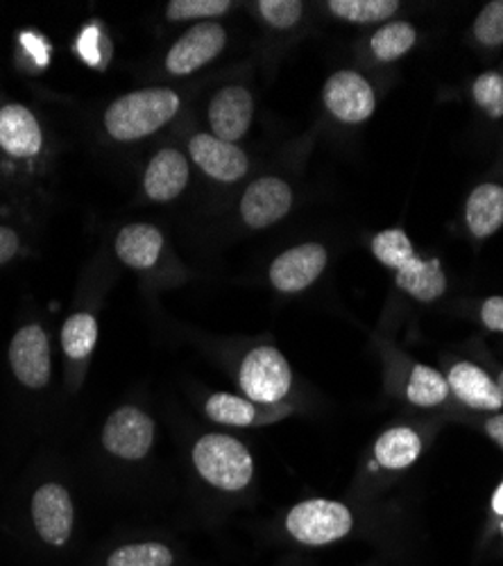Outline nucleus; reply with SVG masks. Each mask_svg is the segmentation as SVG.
<instances>
[{
	"instance_id": "1",
	"label": "nucleus",
	"mask_w": 503,
	"mask_h": 566,
	"mask_svg": "<svg viewBox=\"0 0 503 566\" xmlns=\"http://www.w3.org/2000/svg\"><path fill=\"white\" fill-rule=\"evenodd\" d=\"M373 252L386 268L395 270L397 286L418 302H433L447 291V276L440 261L420 259L401 229H386L377 233Z\"/></svg>"
},
{
	"instance_id": "2",
	"label": "nucleus",
	"mask_w": 503,
	"mask_h": 566,
	"mask_svg": "<svg viewBox=\"0 0 503 566\" xmlns=\"http://www.w3.org/2000/svg\"><path fill=\"white\" fill-rule=\"evenodd\" d=\"M179 112V96L170 88H144L114 101L105 127L116 140H139L161 129Z\"/></svg>"
},
{
	"instance_id": "3",
	"label": "nucleus",
	"mask_w": 503,
	"mask_h": 566,
	"mask_svg": "<svg viewBox=\"0 0 503 566\" xmlns=\"http://www.w3.org/2000/svg\"><path fill=\"white\" fill-rule=\"evenodd\" d=\"M193 462L200 476L218 490L241 492L254 476V460L250 451L230 436H205L196 442Z\"/></svg>"
},
{
	"instance_id": "4",
	"label": "nucleus",
	"mask_w": 503,
	"mask_h": 566,
	"mask_svg": "<svg viewBox=\"0 0 503 566\" xmlns=\"http://www.w3.org/2000/svg\"><path fill=\"white\" fill-rule=\"evenodd\" d=\"M354 526L352 512L336 501L311 499L295 505L286 516V531L306 546H325L349 535Z\"/></svg>"
},
{
	"instance_id": "5",
	"label": "nucleus",
	"mask_w": 503,
	"mask_h": 566,
	"mask_svg": "<svg viewBox=\"0 0 503 566\" xmlns=\"http://www.w3.org/2000/svg\"><path fill=\"white\" fill-rule=\"evenodd\" d=\"M239 379L252 403H277L293 386V371L277 349L256 347L245 356Z\"/></svg>"
},
{
	"instance_id": "6",
	"label": "nucleus",
	"mask_w": 503,
	"mask_h": 566,
	"mask_svg": "<svg viewBox=\"0 0 503 566\" xmlns=\"http://www.w3.org/2000/svg\"><path fill=\"white\" fill-rule=\"evenodd\" d=\"M155 440V421L139 408H118L105 423L103 444L123 460H142Z\"/></svg>"
},
{
	"instance_id": "7",
	"label": "nucleus",
	"mask_w": 503,
	"mask_h": 566,
	"mask_svg": "<svg viewBox=\"0 0 503 566\" xmlns=\"http://www.w3.org/2000/svg\"><path fill=\"white\" fill-rule=\"evenodd\" d=\"M327 109L343 123L356 125L375 114L377 98L370 82L354 71L334 73L323 91Z\"/></svg>"
},
{
	"instance_id": "8",
	"label": "nucleus",
	"mask_w": 503,
	"mask_h": 566,
	"mask_svg": "<svg viewBox=\"0 0 503 566\" xmlns=\"http://www.w3.org/2000/svg\"><path fill=\"white\" fill-rule=\"evenodd\" d=\"M227 43V34L218 23H198L181 34L166 57V69L172 75H189L213 62Z\"/></svg>"
},
{
	"instance_id": "9",
	"label": "nucleus",
	"mask_w": 503,
	"mask_h": 566,
	"mask_svg": "<svg viewBox=\"0 0 503 566\" xmlns=\"http://www.w3.org/2000/svg\"><path fill=\"white\" fill-rule=\"evenodd\" d=\"M32 518L39 537L51 546H64L73 533V501L57 485L45 483L32 496Z\"/></svg>"
},
{
	"instance_id": "10",
	"label": "nucleus",
	"mask_w": 503,
	"mask_h": 566,
	"mask_svg": "<svg viewBox=\"0 0 503 566\" xmlns=\"http://www.w3.org/2000/svg\"><path fill=\"white\" fill-rule=\"evenodd\" d=\"M10 365L25 388H43L51 379V345L41 326L30 324L12 338Z\"/></svg>"
},
{
	"instance_id": "11",
	"label": "nucleus",
	"mask_w": 503,
	"mask_h": 566,
	"mask_svg": "<svg viewBox=\"0 0 503 566\" xmlns=\"http://www.w3.org/2000/svg\"><path fill=\"white\" fill-rule=\"evenodd\" d=\"M327 265V250L317 243L297 245L270 265L272 286L282 293H300L323 274Z\"/></svg>"
},
{
	"instance_id": "12",
	"label": "nucleus",
	"mask_w": 503,
	"mask_h": 566,
	"mask_svg": "<svg viewBox=\"0 0 503 566\" xmlns=\"http://www.w3.org/2000/svg\"><path fill=\"white\" fill-rule=\"evenodd\" d=\"M293 205L291 186L280 177H261L248 186L241 200V216L252 229L280 222Z\"/></svg>"
},
{
	"instance_id": "13",
	"label": "nucleus",
	"mask_w": 503,
	"mask_h": 566,
	"mask_svg": "<svg viewBox=\"0 0 503 566\" xmlns=\"http://www.w3.org/2000/svg\"><path fill=\"white\" fill-rule=\"evenodd\" d=\"M254 103L245 86H224L209 103V125L213 136L234 144L243 138L252 125Z\"/></svg>"
},
{
	"instance_id": "14",
	"label": "nucleus",
	"mask_w": 503,
	"mask_h": 566,
	"mask_svg": "<svg viewBox=\"0 0 503 566\" xmlns=\"http://www.w3.org/2000/svg\"><path fill=\"white\" fill-rule=\"evenodd\" d=\"M189 150L196 164L218 181H239L250 168V161L239 146L227 144L213 134L193 136Z\"/></svg>"
},
{
	"instance_id": "15",
	"label": "nucleus",
	"mask_w": 503,
	"mask_h": 566,
	"mask_svg": "<svg viewBox=\"0 0 503 566\" xmlns=\"http://www.w3.org/2000/svg\"><path fill=\"white\" fill-rule=\"evenodd\" d=\"M189 184V164L185 155L177 150H161L148 164L144 188L150 200L155 202H170Z\"/></svg>"
},
{
	"instance_id": "16",
	"label": "nucleus",
	"mask_w": 503,
	"mask_h": 566,
	"mask_svg": "<svg viewBox=\"0 0 503 566\" xmlns=\"http://www.w3.org/2000/svg\"><path fill=\"white\" fill-rule=\"evenodd\" d=\"M451 392L465 406L476 410H499L503 406V395L499 386L490 379V374L472 363H459L449 369L447 379Z\"/></svg>"
},
{
	"instance_id": "17",
	"label": "nucleus",
	"mask_w": 503,
	"mask_h": 566,
	"mask_svg": "<svg viewBox=\"0 0 503 566\" xmlns=\"http://www.w3.org/2000/svg\"><path fill=\"white\" fill-rule=\"evenodd\" d=\"M41 127L34 114L21 105L0 109V148L6 153L28 159L41 150Z\"/></svg>"
},
{
	"instance_id": "18",
	"label": "nucleus",
	"mask_w": 503,
	"mask_h": 566,
	"mask_svg": "<svg viewBox=\"0 0 503 566\" xmlns=\"http://www.w3.org/2000/svg\"><path fill=\"white\" fill-rule=\"evenodd\" d=\"M161 250H164V235L153 224H129L118 233L116 239L118 259L134 270L153 268Z\"/></svg>"
},
{
	"instance_id": "19",
	"label": "nucleus",
	"mask_w": 503,
	"mask_h": 566,
	"mask_svg": "<svg viewBox=\"0 0 503 566\" xmlns=\"http://www.w3.org/2000/svg\"><path fill=\"white\" fill-rule=\"evenodd\" d=\"M468 227L476 239H488L503 224V188L499 184H481L468 200Z\"/></svg>"
},
{
	"instance_id": "20",
	"label": "nucleus",
	"mask_w": 503,
	"mask_h": 566,
	"mask_svg": "<svg viewBox=\"0 0 503 566\" xmlns=\"http://www.w3.org/2000/svg\"><path fill=\"white\" fill-rule=\"evenodd\" d=\"M420 453H422V440L413 429L408 427H397L386 431L375 444L377 462L386 469H406L420 458Z\"/></svg>"
},
{
	"instance_id": "21",
	"label": "nucleus",
	"mask_w": 503,
	"mask_h": 566,
	"mask_svg": "<svg viewBox=\"0 0 503 566\" xmlns=\"http://www.w3.org/2000/svg\"><path fill=\"white\" fill-rule=\"evenodd\" d=\"M406 395H408L410 403L431 408V406L442 403L449 397V384L438 369L427 367V365H416L413 371H410Z\"/></svg>"
},
{
	"instance_id": "22",
	"label": "nucleus",
	"mask_w": 503,
	"mask_h": 566,
	"mask_svg": "<svg viewBox=\"0 0 503 566\" xmlns=\"http://www.w3.org/2000/svg\"><path fill=\"white\" fill-rule=\"evenodd\" d=\"M98 340V322L94 315L77 313L66 319L62 328V347L69 358L82 360L94 352Z\"/></svg>"
},
{
	"instance_id": "23",
	"label": "nucleus",
	"mask_w": 503,
	"mask_h": 566,
	"mask_svg": "<svg viewBox=\"0 0 503 566\" xmlns=\"http://www.w3.org/2000/svg\"><path fill=\"white\" fill-rule=\"evenodd\" d=\"M418 41V32L416 28L406 23V21H395L388 23L384 28H379L373 36V53L381 60V62H392L399 60L401 55H406L410 49H413Z\"/></svg>"
},
{
	"instance_id": "24",
	"label": "nucleus",
	"mask_w": 503,
	"mask_h": 566,
	"mask_svg": "<svg viewBox=\"0 0 503 566\" xmlns=\"http://www.w3.org/2000/svg\"><path fill=\"white\" fill-rule=\"evenodd\" d=\"M327 8L349 23H379L390 19L397 10V0H329Z\"/></svg>"
},
{
	"instance_id": "25",
	"label": "nucleus",
	"mask_w": 503,
	"mask_h": 566,
	"mask_svg": "<svg viewBox=\"0 0 503 566\" xmlns=\"http://www.w3.org/2000/svg\"><path fill=\"white\" fill-rule=\"evenodd\" d=\"M205 410L213 421L224 423V427H250L259 417V410L250 399L224 392L209 397Z\"/></svg>"
},
{
	"instance_id": "26",
	"label": "nucleus",
	"mask_w": 503,
	"mask_h": 566,
	"mask_svg": "<svg viewBox=\"0 0 503 566\" xmlns=\"http://www.w3.org/2000/svg\"><path fill=\"white\" fill-rule=\"evenodd\" d=\"M175 557L168 546L146 542V544H127L114 551L107 559V566H172Z\"/></svg>"
},
{
	"instance_id": "27",
	"label": "nucleus",
	"mask_w": 503,
	"mask_h": 566,
	"mask_svg": "<svg viewBox=\"0 0 503 566\" xmlns=\"http://www.w3.org/2000/svg\"><path fill=\"white\" fill-rule=\"evenodd\" d=\"M232 8L230 0H172L166 8L168 21H193L220 17Z\"/></svg>"
},
{
	"instance_id": "28",
	"label": "nucleus",
	"mask_w": 503,
	"mask_h": 566,
	"mask_svg": "<svg viewBox=\"0 0 503 566\" xmlns=\"http://www.w3.org/2000/svg\"><path fill=\"white\" fill-rule=\"evenodd\" d=\"M474 101L492 118L503 116V77L499 73H483L474 82Z\"/></svg>"
},
{
	"instance_id": "29",
	"label": "nucleus",
	"mask_w": 503,
	"mask_h": 566,
	"mask_svg": "<svg viewBox=\"0 0 503 566\" xmlns=\"http://www.w3.org/2000/svg\"><path fill=\"white\" fill-rule=\"evenodd\" d=\"M261 17L272 25V28H293L302 19V3L300 0H261L256 3Z\"/></svg>"
},
{
	"instance_id": "30",
	"label": "nucleus",
	"mask_w": 503,
	"mask_h": 566,
	"mask_svg": "<svg viewBox=\"0 0 503 566\" xmlns=\"http://www.w3.org/2000/svg\"><path fill=\"white\" fill-rule=\"evenodd\" d=\"M474 36L483 45L503 43V0H494L483 8L474 23Z\"/></svg>"
},
{
	"instance_id": "31",
	"label": "nucleus",
	"mask_w": 503,
	"mask_h": 566,
	"mask_svg": "<svg viewBox=\"0 0 503 566\" xmlns=\"http://www.w3.org/2000/svg\"><path fill=\"white\" fill-rule=\"evenodd\" d=\"M101 43H103V34L96 25H86L77 39V53L82 55L84 62L88 64H98L103 53H101Z\"/></svg>"
},
{
	"instance_id": "32",
	"label": "nucleus",
	"mask_w": 503,
	"mask_h": 566,
	"mask_svg": "<svg viewBox=\"0 0 503 566\" xmlns=\"http://www.w3.org/2000/svg\"><path fill=\"white\" fill-rule=\"evenodd\" d=\"M481 319L490 332L503 334V297H490L481 308Z\"/></svg>"
},
{
	"instance_id": "33",
	"label": "nucleus",
	"mask_w": 503,
	"mask_h": 566,
	"mask_svg": "<svg viewBox=\"0 0 503 566\" xmlns=\"http://www.w3.org/2000/svg\"><path fill=\"white\" fill-rule=\"evenodd\" d=\"M21 43H23V49L34 57V62L45 64V60H49L51 49H49V43H45L41 36L25 32V34H21Z\"/></svg>"
},
{
	"instance_id": "34",
	"label": "nucleus",
	"mask_w": 503,
	"mask_h": 566,
	"mask_svg": "<svg viewBox=\"0 0 503 566\" xmlns=\"http://www.w3.org/2000/svg\"><path fill=\"white\" fill-rule=\"evenodd\" d=\"M19 250V235L8 229V227H0V265L8 263Z\"/></svg>"
},
{
	"instance_id": "35",
	"label": "nucleus",
	"mask_w": 503,
	"mask_h": 566,
	"mask_svg": "<svg viewBox=\"0 0 503 566\" xmlns=\"http://www.w3.org/2000/svg\"><path fill=\"white\" fill-rule=\"evenodd\" d=\"M485 433L503 449V415H496L492 419H488L485 423Z\"/></svg>"
},
{
	"instance_id": "36",
	"label": "nucleus",
	"mask_w": 503,
	"mask_h": 566,
	"mask_svg": "<svg viewBox=\"0 0 503 566\" xmlns=\"http://www.w3.org/2000/svg\"><path fill=\"white\" fill-rule=\"evenodd\" d=\"M492 507H494L496 514H503V483H501V488L492 496Z\"/></svg>"
},
{
	"instance_id": "37",
	"label": "nucleus",
	"mask_w": 503,
	"mask_h": 566,
	"mask_svg": "<svg viewBox=\"0 0 503 566\" xmlns=\"http://www.w3.org/2000/svg\"><path fill=\"white\" fill-rule=\"evenodd\" d=\"M496 386H499V390H501V395H503V371L499 374V381H496Z\"/></svg>"
}]
</instances>
